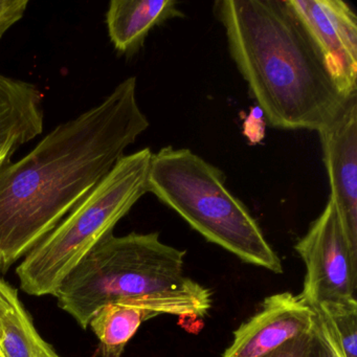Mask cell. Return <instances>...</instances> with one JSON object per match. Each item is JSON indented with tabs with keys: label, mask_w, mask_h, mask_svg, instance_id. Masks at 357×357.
<instances>
[{
	"label": "cell",
	"mask_w": 357,
	"mask_h": 357,
	"mask_svg": "<svg viewBox=\"0 0 357 357\" xmlns=\"http://www.w3.org/2000/svg\"><path fill=\"white\" fill-rule=\"evenodd\" d=\"M183 16L174 0H112L106 26L116 51L130 57L142 49L155 26Z\"/></svg>",
	"instance_id": "obj_12"
},
{
	"label": "cell",
	"mask_w": 357,
	"mask_h": 357,
	"mask_svg": "<svg viewBox=\"0 0 357 357\" xmlns=\"http://www.w3.org/2000/svg\"><path fill=\"white\" fill-rule=\"evenodd\" d=\"M231 59L271 126L319 132L346 103L288 0H219Z\"/></svg>",
	"instance_id": "obj_2"
},
{
	"label": "cell",
	"mask_w": 357,
	"mask_h": 357,
	"mask_svg": "<svg viewBox=\"0 0 357 357\" xmlns=\"http://www.w3.org/2000/svg\"><path fill=\"white\" fill-rule=\"evenodd\" d=\"M147 193L208 241L248 264L283 273L281 259L248 208L227 189L225 174L191 150L168 146L152 153Z\"/></svg>",
	"instance_id": "obj_3"
},
{
	"label": "cell",
	"mask_w": 357,
	"mask_h": 357,
	"mask_svg": "<svg viewBox=\"0 0 357 357\" xmlns=\"http://www.w3.org/2000/svg\"><path fill=\"white\" fill-rule=\"evenodd\" d=\"M342 97L357 95V17L342 0H288Z\"/></svg>",
	"instance_id": "obj_8"
},
{
	"label": "cell",
	"mask_w": 357,
	"mask_h": 357,
	"mask_svg": "<svg viewBox=\"0 0 357 357\" xmlns=\"http://www.w3.org/2000/svg\"><path fill=\"white\" fill-rule=\"evenodd\" d=\"M333 335L344 357H357V301L321 303L312 308Z\"/></svg>",
	"instance_id": "obj_14"
},
{
	"label": "cell",
	"mask_w": 357,
	"mask_h": 357,
	"mask_svg": "<svg viewBox=\"0 0 357 357\" xmlns=\"http://www.w3.org/2000/svg\"><path fill=\"white\" fill-rule=\"evenodd\" d=\"M187 252L168 245L160 233L106 236L66 275L54 294L83 329L108 303L181 286Z\"/></svg>",
	"instance_id": "obj_5"
},
{
	"label": "cell",
	"mask_w": 357,
	"mask_h": 357,
	"mask_svg": "<svg viewBox=\"0 0 357 357\" xmlns=\"http://www.w3.org/2000/svg\"><path fill=\"white\" fill-rule=\"evenodd\" d=\"M306 357H344L333 335L315 311L310 347Z\"/></svg>",
	"instance_id": "obj_15"
},
{
	"label": "cell",
	"mask_w": 357,
	"mask_h": 357,
	"mask_svg": "<svg viewBox=\"0 0 357 357\" xmlns=\"http://www.w3.org/2000/svg\"><path fill=\"white\" fill-rule=\"evenodd\" d=\"M0 351L5 357H61L37 331L17 290L1 279Z\"/></svg>",
	"instance_id": "obj_13"
},
{
	"label": "cell",
	"mask_w": 357,
	"mask_h": 357,
	"mask_svg": "<svg viewBox=\"0 0 357 357\" xmlns=\"http://www.w3.org/2000/svg\"><path fill=\"white\" fill-rule=\"evenodd\" d=\"M28 6L29 0H0V40L22 20Z\"/></svg>",
	"instance_id": "obj_16"
},
{
	"label": "cell",
	"mask_w": 357,
	"mask_h": 357,
	"mask_svg": "<svg viewBox=\"0 0 357 357\" xmlns=\"http://www.w3.org/2000/svg\"><path fill=\"white\" fill-rule=\"evenodd\" d=\"M152 152L124 155L107 176L43 238L16 269L20 288L31 296L56 294L66 275L147 193Z\"/></svg>",
	"instance_id": "obj_4"
},
{
	"label": "cell",
	"mask_w": 357,
	"mask_h": 357,
	"mask_svg": "<svg viewBox=\"0 0 357 357\" xmlns=\"http://www.w3.org/2000/svg\"><path fill=\"white\" fill-rule=\"evenodd\" d=\"M43 101L36 85L0 74V167L43 133Z\"/></svg>",
	"instance_id": "obj_11"
},
{
	"label": "cell",
	"mask_w": 357,
	"mask_h": 357,
	"mask_svg": "<svg viewBox=\"0 0 357 357\" xmlns=\"http://www.w3.org/2000/svg\"><path fill=\"white\" fill-rule=\"evenodd\" d=\"M0 357H5V356H3V353H1V351H0Z\"/></svg>",
	"instance_id": "obj_19"
},
{
	"label": "cell",
	"mask_w": 357,
	"mask_h": 357,
	"mask_svg": "<svg viewBox=\"0 0 357 357\" xmlns=\"http://www.w3.org/2000/svg\"><path fill=\"white\" fill-rule=\"evenodd\" d=\"M265 123L264 116L258 106L252 108L250 114L246 116L243 124V133L246 139L252 144H258L264 139L265 137Z\"/></svg>",
	"instance_id": "obj_18"
},
{
	"label": "cell",
	"mask_w": 357,
	"mask_h": 357,
	"mask_svg": "<svg viewBox=\"0 0 357 357\" xmlns=\"http://www.w3.org/2000/svg\"><path fill=\"white\" fill-rule=\"evenodd\" d=\"M311 331L312 329L308 333L303 334L286 342L283 346L264 357H306L310 347Z\"/></svg>",
	"instance_id": "obj_17"
},
{
	"label": "cell",
	"mask_w": 357,
	"mask_h": 357,
	"mask_svg": "<svg viewBox=\"0 0 357 357\" xmlns=\"http://www.w3.org/2000/svg\"><path fill=\"white\" fill-rule=\"evenodd\" d=\"M314 311L291 292L267 296L234 332L222 357H264L312 329Z\"/></svg>",
	"instance_id": "obj_10"
},
{
	"label": "cell",
	"mask_w": 357,
	"mask_h": 357,
	"mask_svg": "<svg viewBox=\"0 0 357 357\" xmlns=\"http://www.w3.org/2000/svg\"><path fill=\"white\" fill-rule=\"evenodd\" d=\"M294 250L306 267L300 298L311 308L356 298L357 252L349 243L333 200L311 223Z\"/></svg>",
	"instance_id": "obj_6"
},
{
	"label": "cell",
	"mask_w": 357,
	"mask_h": 357,
	"mask_svg": "<svg viewBox=\"0 0 357 357\" xmlns=\"http://www.w3.org/2000/svg\"><path fill=\"white\" fill-rule=\"evenodd\" d=\"M212 302L211 290L189 278L171 289L108 303L96 313L89 327L99 340L102 357H122L144 321L162 314L202 319Z\"/></svg>",
	"instance_id": "obj_7"
},
{
	"label": "cell",
	"mask_w": 357,
	"mask_h": 357,
	"mask_svg": "<svg viewBox=\"0 0 357 357\" xmlns=\"http://www.w3.org/2000/svg\"><path fill=\"white\" fill-rule=\"evenodd\" d=\"M330 197L349 243L357 252V95L319 131Z\"/></svg>",
	"instance_id": "obj_9"
},
{
	"label": "cell",
	"mask_w": 357,
	"mask_h": 357,
	"mask_svg": "<svg viewBox=\"0 0 357 357\" xmlns=\"http://www.w3.org/2000/svg\"><path fill=\"white\" fill-rule=\"evenodd\" d=\"M129 77L98 105L58 125L17 162L0 167V271L47 237L149 128Z\"/></svg>",
	"instance_id": "obj_1"
}]
</instances>
